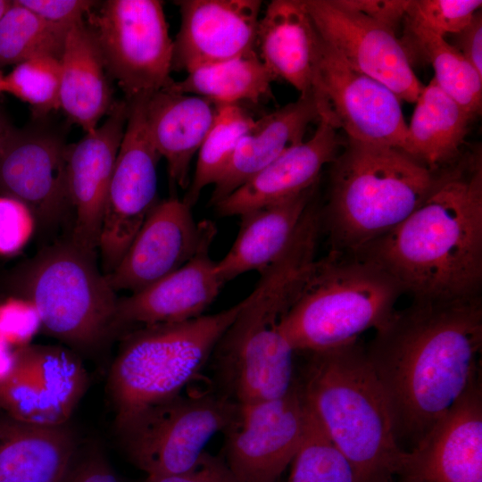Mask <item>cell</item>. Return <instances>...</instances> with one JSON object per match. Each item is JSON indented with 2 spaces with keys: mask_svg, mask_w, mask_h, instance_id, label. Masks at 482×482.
Instances as JSON below:
<instances>
[{
  "mask_svg": "<svg viewBox=\"0 0 482 482\" xmlns=\"http://www.w3.org/2000/svg\"><path fill=\"white\" fill-rule=\"evenodd\" d=\"M481 296L413 300L365 347L401 447L416 446L478 376Z\"/></svg>",
  "mask_w": 482,
  "mask_h": 482,
  "instance_id": "6da1fadb",
  "label": "cell"
},
{
  "mask_svg": "<svg viewBox=\"0 0 482 482\" xmlns=\"http://www.w3.org/2000/svg\"><path fill=\"white\" fill-rule=\"evenodd\" d=\"M360 253L387 270L413 300L479 296L481 153L461 154L439 169L431 191L420 206Z\"/></svg>",
  "mask_w": 482,
  "mask_h": 482,
  "instance_id": "7a4b0ae2",
  "label": "cell"
},
{
  "mask_svg": "<svg viewBox=\"0 0 482 482\" xmlns=\"http://www.w3.org/2000/svg\"><path fill=\"white\" fill-rule=\"evenodd\" d=\"M318 240L313 229H298L241 301L211 357L218 394L245 405L282 397L295 386V351L280 324L314 268Z\"/></svg>",
  "mask_w": 482,
  "mask_h": 482,
  "instance_id": "3957f363",
  "label": "cell"
},
{
  "mask_svg": "<svg viewBox=\"0 0 482 482\" xmlns=\"http://www.w3.org/2000/svg\"><path fill=\"white\" fill-rule=\"evenodd\" d=\"M298 380L305 402L351 464L355 482H396L407 451L387 398L358 341L309 353Z\"/></svg>",
  "mask_w": 482,
  "mask_h": 482,
  "instance_id": "277c9868",
  "label": "cell"
},
{
  "mask_svg": "<svg viewBox=\"0 0 482 482\" xmlns=\"http://www.w3.org/2000/svg\"><path fill=\"white\" fill-rule=\"evenodd\" d=\"M437 171L401 149L347 138L320 212L331 250L360 253L396 228L428 195Z\"/></svg>",
  "mask_w": 482,
  "mask_h": 482,
  "instance_id": "5b68a950",
  "label": "cell"
},
{
  "mask_svg": "<svg viewBox=\"0 0 482 482\" xmlns=\"http://www.w3.org/2000/svg\"><path fill=\"white\" fill-rule=\"evenodd\" d=\"M404 293L381 265L362 253L331 250L317 259L280 328L296 352H324L384 326Z\"/></svg>",
  "mask_w": 482,
  "mask_h": 482,
  "instance_id": "8992f818",
  "label": "cell"
},
{
  "mask_svg": "<svg viewBox=\"0 0 482 482\" xmlns=\"http://www.w3.org/2000/svg\"><path fill=\"white\" fill-rule=\"evenodd\" d=\"M241 305L239 302L216 313L130 332L108 375L115 424L179 395L210 361Z\"/></svg>",
  "mask_w": 482,
  "mask_h": 482,
  "instance_id": "52a82bcc",
  "label": "cell"
},
{
  "mask_svg": "<svg viewBox=\"0 0 482 482\" xmlns=\"http://www.w3.org/2000/svg\"><path fill=\"white\" fill-rule=\"evenodd\" d=\"M22 288L41 328L73 349L94 350L116 331L115 290L96 257L71 241L40 252L27 267Z\"/></svg>",
  "mask_w": 482,
  "mask_h": 482,
  "instance_id": "ba28073f",
  "label": "cell"
},
{
  "mask_svg": "<svg viewBox=\"0 0 482 482\" xmlns=\"http://www.w3.org/2000/svg\"><path fill=\"white\" fill-rule=\"evenodd\" d=\"M240 405L217 392L173 397L115 424L129 460L147 475L191 469L219 432L237 421Z\"/></svg>",
  "mask_w": 482,
  "mask_h": 482,
  "instance_id": "9c48e42d",
  "label": "cell"
},
{
  "mask_svg": "<svg viewBox=\"0 0 482 482\" xmlns=\"http://www.w3.org/2000/svg\"><path fill=\"white\" fill-rule=\"evenodd\" d=\"M85 21L99 48L110 79L127 101L167 88L173 60V41L162 2L107 0Z\"/></svg>",
  "mask_w": 482,
  "mask_h": 482,
  "instance_id": "30bf717a",
  "label": "cell"
},
{
  "mask_svg": "<svg viewBox=\"0 0 482 482\" xmlns=\"http://www.w3.org/2000/svg\"><path fill=\"white\" fill-rule=\"evenodd\" d=\"M312 97L319 120L348 139L403 151L407 123L399 97L354 70L320 37Z\"/></svg>",
  "mask_w": 482,
  "mask_h": 482,
  "instance_id": "8fae6325",
  "label": "cell"
},
{
  "mask_svg": "<svg viewBox=\"0 0 482 482\" xmlns=\"http://www.w3.org/2000/svg\"><path fill=\"white\" fill-rule=\"evenodd\" d=\"M146 97L128 101L127 123L115 161L99 239L98 250L105 276L116 269L159 202L157 166L161 156L146 129Z\"/></svg>",
  "mask_w": 482,
  "mask_h": 482,
  "instance_id": "7c38bea8",
  "label": "cell"
},
{
  "mask_svg": "<svg viewBox=\"0 0 482 482\" xmlns=\"http://www.w3.org/2000/svg\"><path fill=\"white\" fill-rule=\"evenodd\" d=\"M306 403L297 378L284 396L240 405L226 434V463L239 482H277L301 443Z\"/></svg>",
  "mask_w": 482,
  "mask_h": 482,
  "instance_id": "4fadbf2b",
  "label": "cell"
},
{
  "mask_svg": "<svg viewBox=\"0 0 482 482\" xmlns=\"http://www.w3.org/2000/svg\"><path fill=\"white\" fill-rule=\"evenodd\" d=\"M87 382L82 364L68 350L27 345L14 351L12 366L0 380V409L25 422L66 424Z\"/></svg>",
  "mask_w": 482,
  "mask_h": 482,
  "instance_id": "5bb4252c",
  "label": "cell"
},
{
  "mask_svg": "<svg viewBox=\"0 0 482 482\" xmlns=\"http://www.w3.org/2000/svg\"><path fill=\"white\" fill-rule=\"evenodd\" d=\"M304 4L320 38L350 66L387 87L401 101L415 103L424 85L395 32L336 0Z\"/></svg>",
  "mask_w": 482,
  "mask_h": 482,
  "instance_id": "9a60e30c",
  "label": "cell"
},
{
  "mask_svg": "<svg viewBox=\"0 0 482 482\" xmlns=\"http://www.w3.org/2000/svg\"><path fill=\"white\" fill-rule=\"evenodd\" d=\"M215 234L212 222L195 221L184 200L159 201L107 280L115 291L138 292L188 262Z\"/></svg>",
  "mask_w": 482,
  "mask_h": 482,
  "instance_id": "2e32d148",
  "label": "cell"
},
{
  "mask_svg": "<svg viewBox=\"0 0 482 482\" xmlns=\"http://www.w3.org/2000/svg\"><path fill=\"white\" fill-rule=\"evenodd\" d=\"M396 482H482V389L478 376L407 451Z\"/></svg>",
  "mask_w": 482,
  "mask_h": 482,
  "instance_id": "e0dca14e",
  "label": "cell"
},
{
  "mask_svg": "<svg viewBox=\"0 0 482 482\" xmlns=\"http://www.w3.org/2000/svg\"><path fill=\"white\" fill-rule=\"evenodd\" d=\"M128 114V101L115 102L104 123L68 147V191L75 212L71 241L94 257Z\"/></svg>",
  "mask_w": 482,
  "mask_h": 482,
  "instance_id": "ac0fdd59",
  "label": "cell"
},
{
  "mask_svg": "<svg viewBox=\"0 0 482 482\" xmlns=\"http://www.w3.org/2000/svg\"><path fill=\"white\" fill-rule=\"evenodd\" d=\"M172 70L187 73L256 50L260 0H180Z\"/></svg>",
  "mask_w": 482,
  "mask_h": 482,
  "instance_id": "d6986e66",
  "label": "cell"
},
{
  "mask_svg": "<svg viewBox=\"0 0 482 482\" xmlns=\"http://www.w3.org/2000/svg\"><path fill=\"white\" fill-rule=\"evenodd\" d=\"M68 147L59 135L45 129L16 130L0 156V187L45 224L56 221L71 205Z\"/></svg>",
  "mask_w": 482,
  "mask_h": 482,
  "instance_id": "ffe728a7",
  "label": "cell"
},
{
  "mask_svg": "<svg viewBox=\"0 0 482 482\" xmlns=\"http://www.w3.org/2000/svg\"><path fill=\"white\" fill-rule=\"evenodd\" d=\"M341 145L337 129L319 120L310 139L287 149L216 204L218 215L242 216L315 187L323 167L332 163Z\"/></svg>",
  "mask_w": 482,
  "mask_h": 482,
  "instance_id": "44dd1931",
  "label": "cell"
},
{
  "mask_svg": "<svg viewBox=\"0 0 482 482\" xmlns=\"http://www.w3.org/2000/svg\"><path fill=\"white\" fill-rule=\"evenodd\" d=\"M212 242H206L174 272L119 299L116 330L183 322L204 315L224 285L217 273L216 262L209 254Z\"/></svg>",
  "mask_w": 482,
  "mask_h": 482,
  "instance_id": "7402d4cb",
  "label": "cell"
},
{
  "mask_svg": "<svg viewBox=\"0 0 482 482\" xmlns=\"http://www.w3.org/2000/svg\"><path fill=\"white\" fill-rule=\"evenodd\" d=\"M320 36L304 0H273L259 20L256 52L276 79L312 96Z\"/></svg>",
  "mask_w": 482,
  "mask_h": 482,
  "instance_id": "603a6c76",
  "label": "cell"
},
{
  "mask_svg": "<svg viewBox=\"0 0 482 482\" xmlns=\"http://www.w3.org/2000/svg\"><path fill=\"white\" fill-rule=\"evenodd\" d=\"M218 112L212 101L168 88L146 97V129L155 150L167 163L170 182L187 189L190 164Z\"/></svg>",
  "mask_w": 482,
  "mask_h": 482,
  "instance_id": "cb8c5ba5",
  "label": "cell"
},
{
  "mask_svg": "<svg viewBox=\"0 0 482 482\" xmlns=\"http://www.w3.org/2000/svg\"><path fill=\"white\" fill-rule=\"evenodd\" d=\"M66 424L0 420V482H64L77 456Z\"/></svg>",
  "mask_w": 482,
  "mask_h": 482,
  "instance_id": "d4e9b609",
  "label": "cell"
},
{
  "mask_svg": "<svg viewBox=\"0 0 482 482\" xmlns=\"http://www.w3.org/2000/svg\"><path fill=\"white\" fill-rule=\"evenodd\" d=\"M317 119L315 101L312 96H306L254 120L214 184L210 203L215 205L287 149L303 142L309 124Z\"/></svg>",
  "mask_w": 482,
  "mask_h": 482,
  "instance_id": "484cf974",
  "label": "cell"
},
{
  "mask_svg": "<svg viewBox=\"0 0 482 482\" xmlns=\"http://www.w3.org/2000/svg\"><path fill=\"white\" fill-rule=\"evenodd\" d=\"M313 192L314 187L240 216L242 222L233 245L216 262L224 284L245 272H262L282 255L312 204Z\"/></svg>",
  "mask_w": 482,
  "mask_h": 482,
  "instance_id": "4316f807",
  "label": "cell"
},
{
  "mask_svg": "<svg viewBox=\"0 0 482 482\" xmlns=\"http://www.w3.org/2000/svg\"><path fill=\"white\" fill-rule=\"evenodd\" d=\"M60 63V109L86 133L91 132L115 102L99 48L85 20L69 28Z\"/></svg>",
  "mask_w": 482,
  "mask_h": 482,
  "instance_id": "83f0119b",
  "label": "cell"
},
{
  "mask_svg": "<svg viewBox=\"0 0 482 482\" xmlns=\"http://www.w3.org/2000/svg\"><path fill=\"white\" fill-rule=\"evenodd\" d=\"M403 151L432 170L461 155L470 116L432 79L415 101Z\"/></svg>",
  "mask_w": 482,
  "mask_h": 482,
  "instance_id": "f1b7e54d",
  "label": "cell"
},
{
  "mask_svg": "<svg viewBox=\"0 0 482 482\" xmlns=\"http://www.w3.org/2000/svg\"><path fill=\"white\" fill-rule=\"evenodd\" d=\"M276 80L256 50L231 60L199 67L167 88L205 97L217 105L258 104L268 97Z\"/></svg>",
  "mask_w": 482,
  "mask_h": 482,
  "instance_id": "f546056e",
  "label": "cell"
},
{
  "mask_svg": "<svg viewBox=\"0 0 482 482\" xmlns=\"http://www.w3.org/2000/svg\"><path fill=\"white\" fill-rule=\"evenodd\" d=\"M401 39L409 55L416 50L432 65L433 79L473 120L481 112L482 76L445 37L421 30H404Z\"/></svg>",
  "mask_w": 482,
  "mask_h": 482,
  "instance_id": "4dcf8cb0",
  "label": "cell"
},
{
  "mask_svg": "<svg viewBox=\"0 0 482 482\" xmlns=\"http://www.w3.org/2000/svg\"><path fill=\"white\" fill-rule=\"evenodd\" d=\"M253 122L251 114L241 105H218L217 116L198 151L195 173L183 199L188 205L195 204L205 187L219 180L239 140Z\"/></svg>",
  "mask_w": 482,
  "mask_h": 482,
  "instance_id": "1f68e13d",
  "label": "cell"
},
{
  "mask_svg": "<svg viewBox=\"0 0 482 482\" xmlns=\"http://www.w3.org/2000/svg\"><path fill=\"white\" fill-rule=\"evenodd\" d=\"M68 29L45 21L12 1L0 19V67L37 56L61 58Z\"/></svg>",
  "mask_w": 482,
  "mask_h": 482,
  "instance_id": "d6a6232c",
  "label": "cell"
},
{
  "mask_svg": "<svg viewBox=\"0 0 482 482\" xmlns=\"http://www.w3.org/2000/svg\"><path fill=\"white\" fill-rule=\"evenodd\" d=\"M291 464L288 482H355L351 464L307 403L303 436Z\"/></svg>",
  "mask_w": 482,
  "mask_h": 482,
  "instance_id": "836d02e7",
  "label": "cell"
},
{
  "mask_svg": "<svg viewBox=\"0 0 482 482\" xmlns=\"http://www.w3.org/2000/svg\"><path fill=\"white\" fill-rule=\"evenodd\" d=\"M60 58L37 56L17 65L4 77V92L29 104L36 116L60 110Z\"/></svg>",
  "mask_w": 482,
  "mask_h": 482,
  "instance_id": "e575fe53",
  "label": "cell"
},
{
  "mask_svg": "<svg viewBox=\"0 0 482 482\" xmlns=\"http://www.w3.org/2000/svg\"><path fill=\"white\" fill-rule=\"evenodd\" d=\"M480 0H411L404 30H421L445 37L462 30L481 9Z\"/></svg>",
  "mask_w": 482,
  "mask_h": 482,
  "instance_id": "d590c367",
  "label": "cell"
},
{
  "mask_svg": "<svg viewBox=\"0 0 482 482\" xmlns=\"http://www.w3.org/2000/svg\"><path fill=\"white\" fill-rule=\"evenodd\" d=\"M36 216L23 202L0 195V254L12 255L22 250L36 229Z\"/></svg>",
  "mask_w": 482,
  "mask_h": 482,
  "instance_id": "8d00e7d4",
  "label": "cell"
},
{
  "mask_svg": "<svg viewBox=\"0 0 482 482\" xmlns=\"http://www.w3.org/2000/svg\"><path fill=\"white\" fill-rule=\"evenodd\" d=\"M41 328L39 316L25 298H9L0 303V338L9 345H27Z\"/></svg>",
  "mask_w": 482,
  "mask_h": 482,
  "instance_id": "74e56055",
  "label": "cell"
},
{
  "mask_svg": "<svg viewBox=\"0 0 482 482\" xmlns=\"http://www.w3.org/2000/svg\"><path fill=\"white\" fill-rule=\"evenodd\" d=\"M51 24L70 28L85 20L98 2L88 0H16Z\"/></svg>",
  "mask_w": 482,
  "mask_h": 482,
  "instance_id": "f35d334b",
  "label": "cell"
},
{
  "mask_svg": "<svg viewBox=\"0 0 482 482\" xmlns=\"http://www.w3.org/2000/svg\"><path fill=\"white\" fill-rule=\"evenodd\" d=\"M143 482H239L225 460L204 453L189 470L173 474L147 475Z\"/></svg>",
  "mask_w": 482,
  "mask_h": 482,
  "instance_id": "ab89813d",
  "label": "cell"
},
{
  "mask_svg": "<svg viewBox=\"0 0 482 482\" xmlns=\"http://www.w3.org/2000/svg\"><path fill=\"white\" fill-rule=\"evenodd\" d=\"M337 3L357 12L396 33L403 23L410 0H336Z\"/></svg>",
  "mask_w": 482,
  "mask_h": 482,
  "instance_id": "60d3db41",
  "label": "cell"
},
{
  "mask_svg": "<svg viewBox=\"0 0 482 482\" xmlns=\"http://www.w3.org/2000/svg\"><path fill=\"white\" fill-rule=\"evenodd\" d=\"M64 482H120L103 452L94 447L74 463Z\"/></svg>",
  "mask_w": 482,
  "mask_h": 482,
  "instance_id": "b9f144b4",
  "label": "cell"
},
{
  "mask_svg": "<svg viewBox=\"0 0 482 482\" xmlns=\"http://www.w3.org/2000/svg\"><path fill=\"white\" fill-rule=\"evenodd\" d=\"M453 44L464 58L482 76V12L475 13L470 23L457 34L452 35Z\"/></svg>",
  "mask_w": 482,
  "mask_h": 482,
  "instance_id": "7bdbcfd3",
  "label": "cell"
},
{
  "mask_svg": "<svg viewBox=\"0 0 482 482\" xmlns=\"http://www.w3.org/2000/svg\"><path fill=\"white\" fill-rule=\"evenodd\" d=\"M14 357L12 346L0 338V380L10 371Z\"/></svg>",
  "mask_w": 482,
  "mask_h": 482,
  "instance_id": "ee69618b",
  "label": "cell"
},
{
  "mask_svg": "<svg viewBox=\"0 0 482 482\" xmlns=\"http://www.w3.org/2000/svg\"><path fill=\"white\" fill-rule=\"evenodd\" d=\"M16 129L8 122L0 111V156L15 133Z\"/></svg>",
  "mask_w": 482,
  "mask_h": 482,
  "instance_id": "f6af8a7d",
  "label": "cell"
},
{
  "mask_svg": "<svg viewBox=\"0 0 482 482\" xmlns=\"http://www.w3.org/2000/svg\"><path fill=\"white\" fill-rule=\"evenodd\" d=\"M12 1L0 0V19L12 5Z\"/></svg>",
  "mask_w": 482,
  "mask_h": 482,
  "instance_id": "bcb514c9",
  "label": "cell"
},
{
  "mask_svg": "<svg viewBox=\"0 0 482 482\" xmlns=\"http://www.w3.org/2000/svg\"><path fill=\"white\" fill-rule=\"evenodd\" d=\"M4 74L0 71V94L4 93Z\"/></svg>",
  "mask_w": 482,
  "mask_h": 482,
  "instance_id": "7dc6e473",
  "label": "cell"
}]
</instances>
